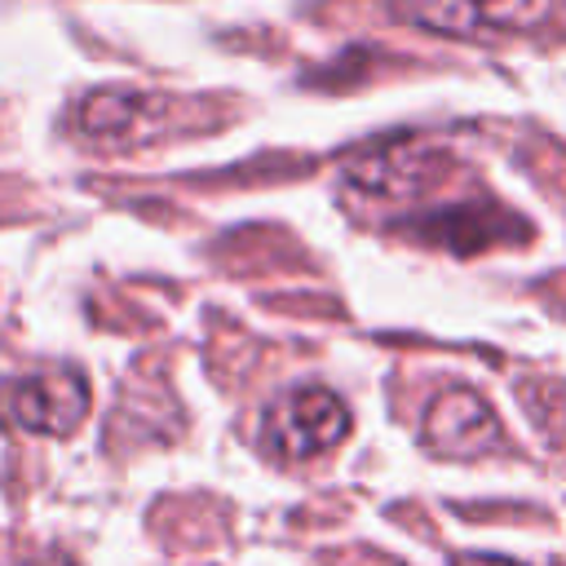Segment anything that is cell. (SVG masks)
I'll list each match as a JSON object with an SVG mask.
<instances>
[{
    "instance_id": "obj_1",
    "label": "cell",
    "mask_w": 566,
    "mask_h": 566,
    "mask_svg": "<svg viewBox=\"0 0 566 566\" xmlns=\"http://www.w3.org/2000/svg\"><path fill=\"white\" fill-rule=\"evenodd\" d=\"M345 433H349V407L327 385H296L265 411V424H261L270 455L292 464L336 447Z\"/></svg>"
},
{
    "instance_id": "obj_2",
    "label": "cell",
    "mask_w": 566,
    "mask_h": 566,
    "mask_svg": "<svg viewBox=\"0 0 566 566\" xmlns=\"http://www.w3.org/2000/svg\"><path fill=\"white\" fill-rule=\"evenodd\" d=\"M4 416L27 429V433H49V438H66L84 424L88 416V380L75 367L62 371H44V376H27L18 385H9L4 394Z\"/></svg>"
},
{
    "instance_id": "obj_3",
    "label": "cell",
    "mask_w": 566,
    "mask_h": 566,
    "mask_svg": "<svg viewBox=\"0 0 566 566\" xmlns=\"http://www.w3.org/2000/svg\"><path fill=\"white\" fill-rule=\"evenodd\" d=\"M424 442L433 455L447 460H478L495 451L500 442V420L473 389H442L424 407Z\"/></svg>"
},
{
    "instance_id": "obj_4",
    "label": "cell",
    "mask_w": 566,
    "mask_h": 566,
    "mask_svg": "<svg viewBox=\"0 0 566 566\" xmlns=\"http://www.w3.org/2000/svg\"><path fill=\"white\" fill-rule=\"evenodd\" d=\"M164 111L168 97L142 88H97L75 106V128L93 142L133 146V142H150L164 128Z\"/></svg>"
},
{
    "instance_id": "obj_5",
    "label": "cell",
    "mask_w": 566,
    "mask_h": 566,
    "mask_svg": "<svg viewBox=\"0 0 566 566\" xmlns=\"http://www.w3.org/2000/svg\"><path fill=\"white\" fill-rule=\"evenodd\" d=\"M411 22L469 35V31H531L553 18L562 0H407Z\"/></svg>"
},
{
    "instance_id": "obj_6",
    "label": "cell",
    "mask_w": 566,
    "mask_h": 566,
    "mask_svg": "<svg viewBox=\"0 0 566 566\" xmlns=\"http://www.w3.org/2000/svg\"><path fill=\"white\" fill-rule=\"evenodd\" d=\"M447 168H451V159L438 155V150H429V146H389L380 159H358L349 172H354V181L367 186V190L402 195V190L438 186Z\"/></svg>"
},
{
    "instance_id": "obj_7",
    "label": "cell",
    "mask_w": 566,
    "mask_h": 566,
    "mask_svg": "<svg viewBox=\"0 0 566 566\" xmlns=\"http://www.w3.org/2000/svg\"><path fill=\"white\" fill-rule=\"evenodd\" d=\"M500 217H504L500 208H486V212H460V208H451V212H438V217H420L416 230L429 243H447L455 252H473V248H482V243L495 239Z\"/></svg>"
},
{
    "instance_id": "obj_8",
    "label": "cell",
    "mask_w": 566,
    "mask_h": 566,
    "mask_svg": "<svg viewBox=\"0 0 566 566\" xmlns=\"http://www.w3.org/2000/svg\"><path fill=\"white\" fill-rule=\"evenodd\" d=\"M451 566H522L513 557H495V553H455Z\"/></svg>"
},
{
    "instance_id": "obj_9",
    "label": "cell",
    "mask_w": 566,
    "mask_h": 566,
    "mask_svg": "<svg viewBox=\"0 0 566 566\" xmlns=\"http://www.w3.org/2000/svg\"><path fill=\"white\" fill-rule=\"evenodd\" d=\"M18 566H71V557H44V562H18Z\"/></svg>"
}]
</instances>
